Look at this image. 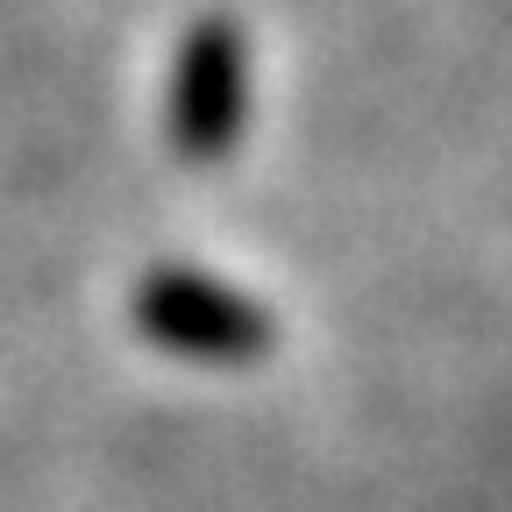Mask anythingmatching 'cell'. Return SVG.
Returning a JSON list of instances; mask_svg holds the SVG:
<instances>
[{
  "mask_svg": "<svg viewBox=\"0 0 512 512\" xmlns=\"http://www.w3.org/2000/svg\"><path fill=\"white\" fill-rule=\"evenodd\" d=\"M143 313V328L178 349V356H207V363H249V356H264L271 342V320L256 313L242 292L200 278V271H157L136 299Z\"/></svg>",
  "mask_w": 512,
  "mask_h": 512,
  "instance_id": "obj_1",
  "label": "cell"
},
{
  "mask_svg": "<svg viewBox=\"0 0 512 512\" xmlns=\"http://www.w3.org/2000/svg\"><path fill=\"white\" fill-rule=\"evenodd\" d=\"M171 136L185 157H221L242 136V36L207 22L185 36L178 79H171Z\"/></svg>",
  "mask_w": 512,
  "mask_h": 512,
  "instance_id": "obj_2",
  "label": "cell"
}]
</instances>
